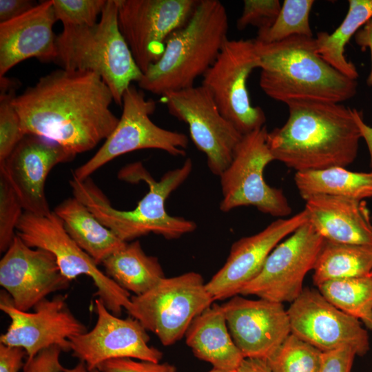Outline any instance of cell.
I'll list each match as a JSON object with an SVG mask.
<instances>
[{
	"label": "cell",
	"mask_w": 372,
	"mask_h": 372,
	"mask_svg": "<svg viewBox=\"0 0 372 372\" xmlns=\"http://www.w3.org/2000/svg\"><path fill=\"white\" fill-rule=\"evenodd\" d=\"M113 95L96 74L56 70L42 77L13 103L25 134L57 143L75 155L105 140L119 118L110 110Z\"/></svg>",
	"instance_id": "6da1fadb"
},
{
	"label": "cell",
	"mask_w": 372,
	"mask_h": 372,
	"mask_svg": "<svg viewBox=\"0 0 372 372\" xmlns=\"http://www.w3.org/2000/svg\"><path fill=\"white\" fill-rule=\"evenodd\" d=\"M285 123L268 132L274 160L298 172L347 167L362 138L355 109L341 103L293 101Z\"/></svg>",
	"instance_id": "7a4b0ae2"
},
{
	"label": "cell",
	"mask_w": 372,
	"mask_h": 372,
	"mask_svg": "<svg viewBox=\"0 0 372 372\" xmlns=\"http://www.w3.org/2000/svg\"><path fill=\"white\" fill-rule=\"evenodd\" d=\"M192 168V161L187 158L181 167L167 172L157 181L142 163L125 166L118 172L119 179L132 183L143 181L149 187L136 207L129 211L112 207L108 198L90 178L81 180L72 176L70 185L74 197L122 241L131 242L151 233L173 240L196 228L195 222L170 216L165 209L167 198L188 178Z\"/></svg>",
	"instance_id": "3957f363"
},
{
	"label": "cell",
	"mask_w": 372,
	"mask_h": 372,
	"mask_svg": "<svg viewBox=\"0 0 372 372\" xmlns=\"http://www.w3.org/2000/svg\"><path fill=\"white\" fill-rule=\"evenodd\" d=\"M260 59L259 85L269 97L340 103L355 96L357 80L345 76L317 52L315 37L293 36L264 43L254 39Z\"/></svg>",
	"instance_id": "277c9868"
},
{
	"label": "cell",
	"mask_w": 372,
	"mask_h": 372,
	"mask_svg": "<svg viewBox=\"0 0 372 372\" xmlns=\"http://www.w3.org/2000/svg\"><path fill=\"white\" fill-rule=\"evenodd\" d=\"M228 16L218 0H199L188 22L166 41L161 57L143 73L140 89L163 96L194 86L228 40Z\"/></svg>",
	"instance_id": "5b68a950"
},
{
	"label": "cell",
	"mask_w": 372,
	"mask_h": 372,
	"mask_svg": "<svg viewBox=\"0 0 372 372\" xmlns=\"http://www.w3.org/2000/svg\"><path fill=\"white\" fill-rule=\"evenodd\" d=\"M56 47L55 63L65 70L98 74L120 106L125 91L143 75L120 31L117 0H107L100 19L93 25L63 26Z\"/></svg>",
	"instance_id": "8992f818"
},
{
	"label": "cell",
	"mask_w": 372,
	"mask_h": 372,
	"mask_svg": "<svg viewBox=\"0 0 372 372\" xmlns=\"http://www.w3.org/2000/svg\"><path fill=\"white\" fill-rule=\"evenodd\" d=\"M131 302L130 316L165 346L184 337L192 320L215 302L203 276L194 271L165 277L146 293L132 296Z\"/></svg>",
	"instance_id": "52a82bcc"
},
{
	"label": "cell",
	"mask_w": 372,
	"mask_h": 372,
	"mask_svg": "<svg viewBox=\"0 0 372 372\" xmlns=\"http://www.w3.org/2000/svg\"><path fill=\"white\" fill-rule=\"evenodd\" d=\"M122 107L115 129L94 155L74 171L72 176L85 180L116 157L138 149H156L175 156L186 154L188 137L162 128L150 119L156 102L147 99L143 90L132 84L123 95Z\"/></svg>",
	"instance_id": "ba28073f"
},
{
	"label": "cell",
	"mask_w": 372,
	"mask_h": 372,
	"mask_svg": "<svg viewBox=\"0 0 372 372\" xmlns=\"http://www.w3.org/2000/svg\"><path fill=\"white\" fill-rule=\"evenodd\" d=\"M29 247L51 252L61 273L69 280L85 275L96 289V295L114 315L120 316L123 309L131 307L130 292L103 272L94 260L68 235L61 219L53 211L47 216L24 211L16 230Z\"/></svg>",
	"instance_id": "9c48e42d"
},
{
	"label": "cell",
	"mask_w": 372,
	"mask_h": 372,
	"mask_svg": "<svg viewBox=\"0 0 372 372\" xmlns=\"http://www.w3.org/2000/svg\"><path fill=\"white\" fill-rule=\"evenodd\" d=\"M267 134L265 125L243 135L230 165L220 176L222 211L254 206L275 217L283 218L291 213L283 192L269 186L264 178L265 168L274 161L267 143Z\"/></svg>",
	"instance_id": "30bf717a"
},
{
	"label": "cell",
	"mask_w": 372,
	"mask_h": 372,
	"mask_svg": "<svg viewBox=\"0 0 372 372\" xmlns=\"http://www.w3.org/2000/svg\"><path fill=\"white\" fill-rule=\"evenodd\" d=\"M260 67L254 39L227 40L214 64L203 75L201 85L211 94L220 113L242 134L265 126L266 116L251 103L247 81Z\"/></svg>",
	"instance_id": "8fae6325"
},
{
	"label": "cell",
	"mask_w": 372,
	"mask_h": 372,
	"mask_svg": "<svg viewBox=\"0 0 372 372\" xmlns=\"http://www.w3.org/2000/svg\"><path fill=\"white\" fill-rule=\"evenodd\" d=\"M199 0H117L118 23L144 73L163 55L166 41L191 18Z\"/></svg>",
	"instance_id": "7c38bea8"
},
{
	"label": "cell",
	"mask_w": 372,
	"mask_h": 372,
	"mask_svg": "<svg viewBox=\"0 0 372 372\" xmlns=\"http://www.w3.org/2000/svg\"><path fill=\"white\" fill-rule=\"evenodd\" d=\"M169 113L188 125L195 146L205 154L209 169L220 176L230 165L242 135L220 113L203 85L163 96Z\"/></svg>",
	"instance_id": "4fadbf2b"
},
{
	"label": "cell",
	"mask_w": 372,
	"mask_h": 372,
	"mask_svg": "<svg viewBox=\"0 0 372 372\" xmlns=\"http://www.w3.org/2000/svg\"><path fill=\"white\" fill-rule=\"evenodd\" d=\"M323 238L309 220L269 254L259 273L240 295L280 303L293 302L302 292L307 273L313 269Z\"/></svg>",
	"instance_id": "5bb4252c"
},
{
	"label": "cell",
	"mask_w": 372,
	"mask_h": 372,
	"mask_svg": "<svg viewBox=\"0 0 372 372\" xmlns=\"http://www.w3.org/2000/svg\"><path fill=\"white\" fill-rule=\"evenodd\" d=\"M0 297V309L11 320L6 332L0 336V343L23 348L27 353L26 361L54 346L68 352L70 338L87 331L68 307L66 296L43 299L34 307L32 313L17 309L5 291Z\"/></svg>",
	"instance_id": "9a60e30c"
},
{
	"label": "cell",
	"mask_w": 372,
	"mask_h": 372,
	"mask_svg": "<svg viewBox=\"0 0 372 372\" xmlns=\"http://www.w3.org/2000/svg\"><path fill=\"white\" fill-rule=\"evenodd\" d=\"M287 313L291 333L322 352L349 347L362 356L369 350L362 322L333 306L318 289L304 287Z\"/></svg>",
	"instance_id": "2e32d148"
},
{
	"label": "cell",
	"mask_w": 372,
	"mask_h": 372,
	"mask_svg": "<svg viewBox=\"0 0 372 372\" xmlns=\"http://www.w3.org/2000/svg\"><path fill=\"white\" fill-rule=\"evenodd\" d=\"M94 304L97 315L94 327L69 340L72 355L83 362L88 371L115 358L161 360L162 351L149 345L147 331L137 319L114 315L99 298Z\"/></svg>",
	"instance_id": "e0dca14e"
},
{
	"label": "cell",
	"mask_w": 372,
	"mask_h": 372,
	"mask_svg": "<svg viewBox=\"0 0 372 372\" xmlns=\"http://www.w3.org/2000/svg\"><path fill=\"white\" fill-rule=\"evenodd\" d=\"M70 282L51 252L29 247L17 234L0 260V285L21 311H28Z\"/></svg>",
	"instance_id": "ac0fdd59"
},
{
	"label": "cell",
	"mask_w": 372,
	"mask_h": 372,
	"mask_svg": "<svg viewBox=\"0 0 372 372\" xmlns=\"http://www.w3.org/2000/svg\"><path fill=\"white\" fill-rule=\"evenodd\" d=\"M221 306L230 334L245 358L267 360L291 333L282 303L238 294Z\"/></svg>",
	"instance_id": "d6986e66"
},
{
	"label": "cell",
	"mask_w": 372,
	"mask_h": 372,
	"mask_svg": "<svg viewBox=\"0 0 372 372\" xmlns=\"http://www.w3.org/2000/svg\"><path fill=\"white\" fill-rule=\"evenodd\" d=\"M308 220L304 209L289 218L274 220L256 234L234 242L224 265L206 283L214 301L240 294L259 273L276 246Z\"/></svg>",
	"instance_id": "ffe728a7"
},
{
	"label": "cell",
	"mask_w": 372,
	"mask_h": 372,
	"mask_svg": "<svg viewBox=\"0 0 372 372\" xmlns=\"http://www.w3.org/2000/svg\"><path fill=\"white\" fill-rule=\"evenodd\" d=\"M76 155L61 145L33 134H26L7 159L0 164L23 210L37 216L52 211L45 194L50 171L72 161Z\"/></svg>",
	"instance_id": "44dd1931"
},
{
	"label": "cell",
	"mask_w": 372,
	"mask_h": 372,
	"mask_svg": "<svg viewBox=\"0 0 372 372\" xmlns=\"http://www.w3.org/2000/svg\"><path fill=\"white\" fill-rule=\"evenodd\" d=\"M57 21L52 0L41 1L10 21L0 23V78L21 61L36 58L54 61Z\"/></svg>",
	"instance_id": "7402d4cb"
},
{
	"label": "cell",
	"mask_w": 372,
	"mask_h": 372,
	"mask_svg": "<svg viewBox=\"0 0 372 372\" xmlns=\"http://www.w3.org/2000/svg\"><path fill=\"white\" fill-rule=\"evenodd\" d=\"M305 201L309 221L324 239L372 247V220L364 200L319 194Z\"/></svg>",
	"instance_id": "603a6c76"
},
{
	"label": "cell",
	"mask_w": 372,
	"mask_h": 372,
	"mask_svg": "<svg viewBox=\"0 0 372 372\" xmlns=\"http://www.w3.org/2000/svg\"><path fill=\"white\" fill-rule=\"evenodd\" d=\"M185 338L194 355L214 369L234 371L245 359L230 334L223 307L217 303L192 320Z\"/></svg>",
	"instance_id": "cb8c5ba5"
},
{
	"label": "cell",
	"mask_w": 372,
	"mask_h": 372,
	"mask_svg": "<svg viewBox=\"0 0 372 372\" xmlns=\"http://www.w3.org/2000/svg\"><path fill=\"white\" fill-rule=\"evenodd\" d=\"M53 211L71 238L98 265L126 244L74 196L61 202Z\"/></svg>",
	"instance_id": "d4e9b609"
},
{
	"label": "cell",
	"mask_w": 372,
	"mask_h": 372,
	"mask_svg": "<svg viewBox=\"0 0 372 372\" xmlns=\"http://www.w3.org/2000/svg\"><path fill=\"white\" fill-rule=\"evenodd\" d=\"M102 265L109 278L135 296L146 293L165 278L158 258L147 255L138 240L126 242Z\"/></svg>",
	"instance_id": "484cf974"
},
{
	"label": "cell",
	"mask_w": 372,
	"mask_h": 372,
	"mask_svg": "<svg viewBox=\"0 0 372 372\" xmlns=\"http://www.w3.org/2000/svg\"><path fill=\"white\" fill-rule=\"evenodd\" d=\"M294 181L304 200L319 194L356 200L372 198V172H355L346 167H333L298 172Z\"/></svg>",
	"instance_id": "4316f807"
},
{
	"label": "cell",
	"mask_w": 372,
	"mask_h": 372,
	"mask_svg": "<svg viewBox=\"0 0 372 372\" xmlns=\"http://www.w3.org/2000/svg\"><path fill=\"white\" fill-rule=\"evenodd\" d=\"M313 270L316 287L327 281L370 276L372 247L323 238Z\"/></svg>",
	"instance_id": "83f0119b"
},
{
	"label": "cell",
	"mask_w": 372,
	"mask_h": 372,
	"mask_svg": "<svg viewBox=\"0 0 372 372\" xmlns=\"http://www.w3.org/2000/svg\"><path fill=\"white\" fill-rule=\"evenodd\" d=\"M372 19V0H349L347 13L340 25L331 34L320 32L315 37L317 52L337 70L357 80L358 72L347 61L344 48L353 36Z\"/></svg>",
	"instance_id": "f1b7e54d"
},
{
	"label": "cell",
	"mask_w": 372,
	"mask_h": 372,
	"mask_svg": "<svg viewBox=\"0 0 372 372\" xmlns=\"http://www.w3.org/2000/svg\"><path fill=\"white\" fill-rule=\"evenodd\" d=\"M317 287L333 306L372 331V278L370 276L327 281Z\"/></svg>",
	"instance_id": "f546056e"
},
{
	"label": "cell",
	"mask_w": 372,
	"mask_h": 372,
	"mask_svg": "<svg viewBox=\"0 0 372 372\" xmlns=\"http://www.w3.org/2000/svg\"><path fill=\"white\" fill-rule=\"evenodd\" d=\"M313 0H285L279 14L267 28L258 30L255 39L264 43H273L293 36L313 37L309 15Z\"/></svg>",
	"instance_id": "4dcf8cb0"
},
{
	"label": "cell",
	"mask_w": 372,
	"mask_h": 372,
	"mask_svg": "<svg viewBox=\"0 0 372 372\" xmlns=\"http://www.w3.org/2000/svg\"><path fill=\"white\" fill-rule=\"evenodd\" d=\"M322 354L291 333L266 361L271 372H318Z\"/></svg>",
	"instance_id": "1f68e13d"
},
{
	"label": "cell",
	"mask_w": 372,
	"mask_h": 372,
	"mask_svg": "<svg viewBox=\"0 0 372 372\" xmlns=\"http://www.w3.org/2000/svg\"><path fill=\"white\" fill-rule=\"evenodd\" d=\"M0 164L3 163L26 135L14 105V83L0 78Z\"/></svg>",
	"instance_id": "d6a6232c"
},
{
	"label": "cell",
	"mask_w": 372,
	"mask_h": 372,
	"mask_svg": "<svg viewBox=\"0 0 372 372\" xmlns=\"http://www.w3.org/2000/svg\"><path fill=\"white\" fill-rule=\"evenodd\" d=\"M23 208L4 172L0 170V251L6 252L16 236Z\"/></svg>",
	"instance_id": "836d02e7"
},
{
	"label": "cell",
	"mask_w": 372,
	"mask_h": 372,
	"mask_svg": "<svg viewBox=\"0 0 372 372\" xmlns=\"http://www.w3.org/2000/svg\"><path fill=\"white\" fill-rule=\"evenodd\" d=\"M57 21L63 26L91 25L98 17L107 0H52Z\"/></svg>",
	"instance_id": "e575fe53"
},
{
	"label": "cell",
	"mask_w": 372,
	"mask_h": 372,
	"mask_svg": "<svg viewBox=\"0 0 372 372\" xmlns=\"http://www.w3.org/2000/svg\"><path fill=\"white\" fill-rule=\"evenodd\" d=\"M281 6L278 0H245L236 27L240 31L248 26L256 27L258 30L267 28L275 21Z\"/></svg>",
	"instance_id": "d590c367"
},
{
	"label": "cell",
	"mask_w": 372,
	"mask_h": 372,
	"mask_svg": "<svg viewBox=\"0 0 372 372\" xmlns=\"http://www.w3.org/2000/svg\"><path fill=\"white\" fill-rule=\"evenodd\" d=\"M100 372H176V367L168 363H160L147 360L138 361L130 358L108 360L98 368Z\"/></svg>",
	"instance_id": "8d00e7d4"
},
{
	"label": "cell",
	"mask_w": 372,
	"mask_h": 372,
	"mask_svg": "<svg viewBox=\"0 0 372 372\" xmlns=\"http://www.w3.org/2000/svg\"><path fill=\"white\" fill-rule=\"evenodd\" d=\"M354 37L355 43L361 48L362 51L366 50L367 48L370 50L371 70L366 79V83L369 86H372V19L362 26ZM356 120L360 129L362 138H364L367 144L372 166V127H369L364 122L362 113L356 114Z\"/></svg>",
	"instance_id": "74e56055"
},
{
	"label": "cell",
	"mask_w": 372,
	"mask_h": 372,
	"mask_svg": "<svg viewBox=\"0 0 372 372\" xmlns=\"http://www.w3.org/2000/svg\"><path fill=\"white\" fill-rule=\"evenodd\" d=\"M356 355L349 347L322 352L318 372H351Z\"/></svg>",
	"instance_id": "f35d334b"
},
{
	"label": "cell",
	"mask_w": 372,
	"mask_h": 372,
	"mask_svg": "<svg viewBox=\"0 0 372 372\" xmlns=\"http://www.w3.org/2000/svg\"><path fill=\"white\" fill-rule=\"evenodd\" d=\"M61 351L57 346L41 351L30 361H25L23 372H65L66 368L59 359Z\"/></svg>",
	"instance_id": "ab89813d"
},
{
	"label": "cell",
	"mask_w": 372,
	"mask_h": 372,
	"mask_svg": "<svg viewBox=\"0 0 372 372\" xmlns=\"http://www.w3.org/2000/svg\"><path fill=\"white\" fill-rule=\"evenodd\" d=\"M25 356L23 348L0 343V372H19L24 366Z\"/></svg>",
	"instance_id": "60d3db41"
},
{
	"label": "cell",
	"mask_w": 372,
	"mask_h": 372,
	"mask_svg": "<svg viewBox=\"0 0 372 372\" xmlns=\"http://www.w3.org/2000/svg\"><path fill=\"white\" fill-rule=\"evenodd\" d=\"M37 4L29 0H0V23L20 17Z\"/></svg>",
	"instance_id": "b9f144b4"
},
{
	"label": "cell",
	"mask_w": 372,
	"mask_h": 372,
	"mask_svg": "<svg viewBox=\"0 0 372 372\" xmlns=\"http://www.w3.org/2000/svg\"><path fill=\"white\" fill-rule=\"evenodd\" d=\"M234 372H271L266 360L245 358Z\"/></svg>",
	"instance_id": "7bdbcfd3"
},
{
	"label": "cell",
	"mask_w": 372,
	"mask_h": 372,
	"mask_svg": "<svg viewBox=\"0 0 372 372\" xmlns=\"http://www.w3.org/2000/svg\"><path fill=\"white\" fill-rule=\"evenodd\" d=\"M65 372H89L85 364L79 362L72 369H66Z\"/></svg>",
	"instance_id": "ee69618b"
},
{
	"label": "cell",
	"mask_w": 372,
	"mask_h": 372,
	"mask_svg": "<svg viewBox=\"0 0 372 372\" xmlns=\"http://www.w3.org/2000/svg\"><path fill=\"white\" fill-rule=\"evenodd\" d=\"M234 371H225V370H221V369L212 368V369L209 371L208 372H234Z\"/></svg>",
	"instance_id": "f6af8a7d"
},
{
	"label": "cell",
	"mask_w": 372,
	"mask_h": 372,
	"mask_svg": "<svg viewBox=\"0 0 372 372\" xmlns=\"http://www.w3.org/2000/svg\"><path fill=\"white\" fill-rule=\"evenodd\" d=\"M89 372H100V371L98 369H94V370L89 371Z\"/></svg>",
	"instance_id": "bcb514c9"
},
{
	"label": "cell",
	"mask_w": 372,
	"mask_h": 372,
	"mask_svg": "<svg viewBox=\"0 0 372 372\" xmlns=\"http://www.w3.org/2000/svg\"><path fill=\"white\" fill-rule=\"evenodd\" d=\"M370 276L372 278V271H371V272L370 273Z\"/></svg>",
	"instance_id": "7dc6e473"
}]
</instances>
